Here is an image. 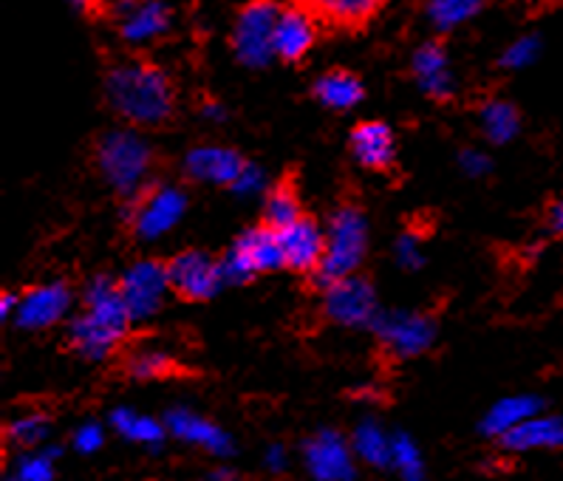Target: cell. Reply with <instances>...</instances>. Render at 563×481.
Wrapping results in <instances>:
<instances>
[{"instance_id":"cell-1","label":"cell","mask_w":563,"mask_h":481,"mask_svg":"<svg viewBox=\"0 0 563 481\" xmlns=\"http://www.w3.org/2000/svg\"><path fill=\"white\" fill-rule=\"evenodd\" d=\"M131 311L122 300L120 281L93 277L82 292V311L71 320V346L88 360H102L122 343L131 326Z\"/></svg>"},{"instance_id":"cell-2","label":"cell","mask_w":563,"mask_h":481,"mask_svg":"<svg viewBox=\"0 0 563 481\" xmlns=\"http://www.w3.org/2000/svg\"><path fill=\"white\" fill-rule=\"evenodd\" d=\"M108 99L131 125H162L173 113V86L151 63H120L108 74Z\"/></svg>"},{"instance_id":"cell-3","label":"cell","mask_w":563,"mask_h":481,"mask_svg":"<svg viewBox=\"0 0 563 481\" xmlns=\"http://www.w3.org/2000/svg\"><path fill=\"white\" fill-rule=\"evenodd\" d=\"M97 167L113 190L122 196H136L151 176V142L136 131L106 133L97 147Z\"/></svg>"},{"instance_id":"cell-4","label":"cell","mask_w":563,"mask_h":481,"mask_svg":"<svg viewBox=\"0 0 563 481\" xmlns=\"http://www.w3.org/2000/svg\"><path fill=\"white\" fill-rule=\"evenodd\" d=\"M368 252V221L357 207H340L325 230V255L320 264V277L325 284L340 277L357 275Z\"/></svg>"},{"instance_id":"cell-5","label":"cell","mask_w":563,"mask_h":481,"mask_svg":"<svg viewBox=\"0 0 563 481\" xmlns=\"http://www.w3.org/2000/svg\"><path fill=\"white\" fill-rule=\"evenodd\" d=\"M280 266H284V250H280L278 230H272V227L246 230L221 261L227 284H241V281H250L261 272L280 270Z\"/></svg>"},{"instance_id":"cell-6","label":"cell","mask_w":563,"mask_h":481,"mask_svg":"<svg viewBox=\"0 0 563 481\" xmlns=\"http://www.w3.org/2000/svg\"><path fill=\"white\" fill-rule=\"evenodd\" d=\"M280 9L272 0L250 3L235 20L232 29V48L244 66L261 68L275 57V29H278Z\"/></svg>"},{"instance_id":"cell-7","label":"cell","mask_w":563,"mask_h":481,"mask_svg":"<svg viewBox=\"0 0 563 481\" xmlns=\"http://www.w3.org/2000/svg\"><path fill=\"white\" fill-rule=\"evenodd\" d=\"M306 473L314 481H354L357 479V453L352 436L323 428L303 442Z\"/></svg>"},{"instance_id":"cell-8","label":"cell","mask_w":563,"mask_h":481,"mask_svg":"<svg viewBox=\"0 0 563 481\" xmlns=\"http://www.w3.org/2000/svg\"><path fill=\"white\" fill-rule=\"evenodd\" d=\"M170 289V272L159 261H140V264L128 266L125 275L120 277L122 300H125L128 311H131L133 324L159 315Z\"/></svg>"},{"instance_id":"cell-9","label":"cell","mask_w":563,"mask_h":481,"mask_svg":"<svg viewBox=\"0 0 563 481\" xmlns=\"http://www.w3.org/2000/svg\"><path fill=\"white\" fill-rule=\"evenodd\" d=\"M325 315L332 317L334 324L340 326H374L379 309H377V295H374V286L365 281V277L349 275L332 281L325 286L323 297Z\"/></svg>"},{"instance_id":"cell-10","label":"cell","mask_w":563,"mask_h":481,"mask_svg":"<svg viewBox=\"0 0 563 481\" xmlns=\"http://www.w3.org/2000/svg\"><path fill=\"white\" fill-rule=\"evenodd\" d=\"M379 343L397 357H419L437 340V326L431 317L417 311H385L374 320Z\"/></svg>"},{"instance_id":"cell-11","label":"cell","mask_w":563,"mask_h":481,"mask_svg":"<svg viewBox=\"0 0 563 481\" xmlns=\"http://www.w3.org/2000/svg\"><path fill=\"white\" fill-rule=\"evenodd\" d=\"M167 272H170L173 292H179L187 300H207L227 284L221 261H212L207 252L199 250L179 252L167 264Z\"/></svg>"},{"instance_id":"cell-12","label":"cell","mask_w":563,"mask_h":481,"mask_svg":"<svg viewBox=\"0 0 563 481\" xmlns=\"http://www.w3.org/2000/svg\"><path fill=\"white\" fill-rule=\"evenodd\" d=\"M187 212V196L173 185L153 187L145 198L140 201L136 212H133V230L145 241H156V238L167 236L173 227H179V221Z\"/></svg>"},{"instance_id":"cell-13","label":"cell","mask_w":563,"mask_h":481,"mask_svg":"<svg viewBox=\"0 0 563 481\" xmlns=\"http://www.w3.org/2000/svg\"><path fill=\"white\" fill-rule=\"evenodd\" d=\"M71 289L60 281H52V284L34 286L26 295L21 297L18 311H14V320L21 329L29 331H43L52 329L54 324H60L63 317L71 309Z\"/></svg>"},{"instance_id":"cell-14","label":"cell","mask_w":563,"mask_h":481,"mask_svg":"<svg viewBox=\"0 0 563 481\" xmlns=\"http://www.w3.org/2000/svg\"><path fill=\"white\" fill-rule=\"evenodd\" d=\"M162 423H165L167 434L176 436L179 442L201 448L212 456H230L235 450L232 448V436L224 428H219L207 416L196 414L190 408H170Z\"/></svg>"},{"instance_id":"cell-15","label":"cell","mask_w":563,"mask_h":481,"mask_svg":"<svg viewBox=\"0 0 563 481\" xmlns=\"http://www.w3.org/2000/svg\"><path fill=\"white\" fill-rule=\"evenodd\" d=\"M278 238L284 250V266H292L298 272L320 270L325 255V232L312 218H298L286 230H278Z\"/></svg>"},{"instance_id":"cell-16","label":"cell","mask_w":563,"mask_h":481,"mask_svg":"<svg viewBox=\"0 0 563 481\" xmlns=\"http://www.w3.org/2000/svg\"><path fill=\"white\" fill-rule=\"evenodd\" d=\"M244 158L230 147L221 145H201L192 147L185 158L187 176L205 185H235V178L244 171Z\"/></svg>"},{"instance_id":"cell-17","label":"cell","mask_w":563,"mask_h":481,"mask_svg":"<svg viewBox=\"0 0 563 481\" xmlns=\"http://www.w3.org/2000/svg\"><path fill=\"white\" fill-rule=\"evenodd\" d=\"M170 29V9L162 0H131L122 7L120 32L128 43H153Z\"/></svg>"},{"instance_id":"cell-18","label":"cell","mask_w":563,"mask_h":481,"mask_svg":"<svg viewBox=\"0 0 563 481\" xmlns=\"http://www.w3.org/2000/svg\"><path fill=\"white\" fill-rule=\"evenodd\" d=\"M512 453H530V450H563V416L536 414L532 419L518 425L516 430L498 439Z\"/></svg>"},{"instance_id":"cell-19","label":"cell","mask_w":563,"mask_h":481,"mask_svg":"<svg viewBox=\"0 0 563 481\" xmlns=\"http://www.w3.org/2000/svg\"><path fill=\"white\" fill-rule=\"evenodd\" d=\"M352 151L360 165L368 167V171H383L394 162V133L385 122H363L360 128H354L352 133Z\"/></svg>"},{"instance_id":"cell-20","label":"cell","mask_w":563,"mask_h":481,"mask_svg":"<svg viewBox=\"0 0 563 481\" xmlns=\"http://www.w3.org/2000/svg\"><path fill=\"white\" fill-rule=\"evenodd\" d=\"M314 43V20L303 9H286L275 29V57L298 63Z\"/></svg>"},{"instance_id":"cell-21","label":"cell","mask_w":563,"mask_h":481,"mask_svg":"<svg viewBox=\"0 0 563 481\" xmlns=\"http://www.w3.org/2000/svg\"><path fill=\"white\" fill-rule=\"evenodd\" d=\"M536 414H541V400H538V396H504V400H498V403L484 414L482 434L493 436V439H504L510 430H516L518 425L532 419Z\"/></svg>"},{"instance_id":"cell-22","label":"cell","mask_w":563,"mask_h":481,"mask_svg":"<svg viewBox=\"0 0 563 481\" xmlns=\"http://www.w3.org/2000/svg\"><path fill=\"white\" fill-rule=\"evenodd\" d=\"M413 74H417L424 94H431L433 99H448L456 91L451 66H448V54L437 43H428L413 54Z\"/></svg>"},{"instance_id":"cell-23","label":"cell","mask_w":563,"mask_h":481,"mask_svg":"<svg viewBox=\"0 0 563 481\" xmlns=\"http://www.w3.org/2000/svg\"><path fill=\"white\" fill-rule=\"evenodd\" d=\"M352 448L360 462H365L368 468H391L394 434H388L377 419H363V423H357V428L352 430Z\"/></svg>"},{"instance_id":"cell-24","label":"cell","mask_w":563,"mask_h":481,"mask_svg":"<svg viewBox=\"0 0 563 481\" xmlns=\"http://www.w3.org/2000/svg\"><path fill=\"white\" fill-rule=\"evenodd\" d=\"M111 425L122 439H128V442L133 445H145V448H159L162 439H165L167 434L165 423H159V419H153V416L147 414H140V411L133 408L113 411Z\"/></svg>"},{"instance_id":"cell-25","label":"cell","mask_w":563,"mask_h":481,"mask_svg":"<svg viewBox=\"0 0 563 481\" xmlns=\"http://www.w3.org/2000/svg\"><path fill=\"white\" fill-rule=\"evenodd\" d=\"M306 7L334 26H360L377 14L383 0H306Z\"/></svg>"},{"instance_id":"cell-26","label":"cell","mask_w":563,"mask_h":481,"mask_svg":"<svg viewBox=\"0 0 563 481\" xmlns=\"http://www.w3.org/2000/svg\"><path fill=\"white\" fill-rule=\"evenodd\" d=\"M314 94L325 108H338V111H349L363 99V86L360 79L349 72H329L318 79Z\"/></svg>"},{"instance_id":"cell-27","label":"cell","mask_w":563,"mask_h":481,"mask_svg":"<svg viewBox=\"0 0 563 481\" xmlns=\"http://www.w3.org/2000/svg\"><path fill=\"white\" fill-rule=\"evenodd\" d=\"M482 128L484 136L490 139L493 145H507L521 131V117H518L516 108L504 99H493L487 102L482 111Z\"/></svg>"},{"instance_id":"cell-28","label":"cell","mask_w":563,"mask_h":481,"mask_svg":"<svg viewBox=\"0 0 563 481\" xmlns=\"http://www.w3.org/2000/svg\"><path fill=\"white\" fill-rule=\"evenodd\" d=\"M399 481H424V459L408 434H394L391 468Z\"/></svg>"},{"instance_id":"cell-29","label":"cell","mask_w":563,"mask_h":481,"mask_svg":"<svg viewBox=\"0 0 563 481\" xmlns=\"http://www.w3.org/2000/svg\"><path fill=\"white\" fill-rule=\"evenodd\" d=\"M48 434H52L48 416L34 414V411L14 416L12 423L7 425V439L12 445H18V448H37V445L46 442Z\"/></svg>"},{"instance_id":"cell-30","label":"cell","mask_w":563,"mask_h":481,"mask_svg":"<svg viewBox=\"0 0 563 481\" xmlns=\"http://www.w3.org/2000/svg\"><path fill=\"white\" fill-rule=\"evenodd\" d=\"M484 0H431L428 7V18L437 29L448 32V29H456L462 23L473 18V14L482 12Z\"/></svg>"},{"instance_id":"cell-31","label":"cell","mask_w":563,"mask_h":481,"mask_svg":"<svg viewBox=\"0 0 563 481\" xmlns=\"http://www.w3.org/2000/svg\"><path fill=\"white\" fill-rule=\"evenodd\" d=\"M264 218L266 227H272V230H286V227L295 225L298 218H303L300 216L298 196H295L292 187H275V190L266 196Z\"/></svg>"},{"instance_id":"cell-32","label":"cell","mask_w":563,"mask_h":481,"mask_svg":"<svg viewBox=\"0 0 563 481\" xmlns=\"http://www.w3.org/2000/svg\"><path fill=\"white\" fill-rule=\"evenodd\" d=\"M57 448H41V450H29L18 459L14 464V479L18 481H54V473H57Z\"/></svg>"},{"instance_id":"cell-33","label":"cell","mask_w":563,"mask_h":481,"mask_svg":"<svg viewBox=\"0 0 563 481\" xmlns=\"http://www.w3.org/2000/svg\"><path fill=\"white\" fill-rule=\"evenodd\" d=\"M173 369V360L159 349H140L133 351L131 360H128V371L136 380H156V376H165Z\"/></svg>"},{"instance_id":"cell-34","label":"cell","mask_w":563,"mask_h":481,"mask_svg":"<svg viewBox=\"0 0 563 481\" xmlns=\"http://www.w3.org/2000/svg\"><path fill=\"white\" fill-rule=\"evenodd\" d=\"M538 40L536 37H518L507 52H504L501 63L507 68H527L532 59L538 57Z\"/></svg>"},{"instance_id":"cell-35","label":"cell","mask_w":563,"mask_h":481,"mask_svg":"<svg viewBox=\"0 0 563 481\" xmlns=\"http://www.w3.org/2000/svg\"><path fill=\"white\" fill-rule=\"evenodd\" d=\"M71 445L80 453H97L106 445V430H102L100 423H82L80 428L74 430Z\"/></svg>"},{"instance_id":"cell-36","label":"cell","mask_w":563,"mask_h":481,"mask_svg":"<svg viewBox=\"0 0 563 481\" xmlns=\"http://www.w3.org/2000/svg\"><path fill=\"white\" fill-rule=\"evenodd\" d=\"M394 255H397V264L402 270H419L424 264V252L419 247V238L417 236H402L394 247Z\"/></svg>"},{"instance_id":"cell-37","label":"cell","mask_w":563,"mask_h":481,"mask_svg":"<svg viewBox=\"0 0 563 481\" xmlns=\"http://www.w3.org/2000/svg\"><path fill=\"white\" fill-rule=\"evenodd\" d=\"M232 190L239 193V196H261L266 190V173L261 171L258 165H244L241 176L235 178V185Z\"/></svg>"},{"instance_id":"cell-38","label":"cell","mask_w":563,"mask_h":481,"mask_svg":"<svg viewBox=\"0 0 563 481\" xmlns=\"http://www.w3.org/2000/svg\"><path fill=\"white\" fill-rule=\"evenodd\" d=\"M459 162H462V171L471 173V176H484V173H490V156L482 151H464Z\"/></svg>"},{"instance_id":"cell-39","label":"cell","mask_w":563,"mask_h":481,"mask_svg":"<svg viewBox=\"0 0 563 481\" xmlns=\"http://www.w3.org/2000/svg\"><path fill=\"white\" fill-rule=\"evenodd\" d=\"M264 464L272 473H284V470L289 468V453H286L284 445H269L264 453Z\"/></svg>"},{"instance_id":"cell-40","label":"cell","mask_w":563,"mask_h":481,"mask_svg":"<svg viewBox=\"0 0 563 481\" xmlns=\"http://www.w3.org/2000/svg\"><path fill=\"white\" fill-rule=\"evenodd\" d=\"M18 304H21V297L12 295V292H3V295H0V315L12 317L14 311H18Z\"/></svg>"},{"instance_id":"cell-41","label":"cell","mask_w":563,"mask_h":481,"mask_svg":"<svg viewBox=\"0 0 563 481\" xmlns=\"http://www.w3.org/2000/svg\"><path fill=\"white\" fill-rule=\"evenodd\" d=\"M205 481H239V475L232 473L230 468H216L205 475Z\"/></svg>"},{"instance_id":"cell-42","label":"cell","mask_w":563,"mask_h":481,"mask_svg":"<svg viewBox=\"0 0 563 481\" xmlns=\"http://www.w3.org/2000/svg\"><path fill=\"white\" fill-rule=\"evenodd\" d=\"M205 117L212 119V122H221V119H224L227 113H224V108L216 106V102H210V106H205Z\"/></svg>"},{"instance_id":"cell-43","label":"cell","mask_w":563,"mask_h":481,"mask_svg":"<svg viewBox=\"0 0 563 481\" xmlns=\"http://www.w3.org/2000/svg\"><path fill=\"white\" fill-rule=\"evenodd\" d=\"M550 218H552V227H555V230L563 236V201H561V205L552 207V216Z\"/></svg>"},{"instance_id":"cell-44","label":"cell","mask_w":563,"mask_h":481,"mask_svg":"<svg viewBox=\"0 0 563 481\" xmlns=\"http://www.w3.org/2000/svg\"><path fill=\"white\" fill-rule=\"evenodd\" d=\"M74 3H77L80 9H97V7H100V0H74Z\"/></svg>"},{"instance_id":"cell-45","label":"cell","mask_w":563,"mask_h":481,"mask_svg":"<svg viewBox=\"0 0 563 481\" xmlns=\"http://www.w3.org/2000/svg\"><path fill=\"white\" fill-rule=\"evenodd\" d=\"M7 481H18V479H14V475H12V479H7Z\"/></svg>"}]
</instances>
